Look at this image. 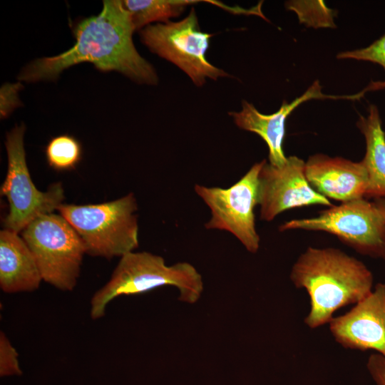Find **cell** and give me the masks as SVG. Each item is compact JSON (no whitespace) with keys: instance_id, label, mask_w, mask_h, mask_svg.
I'll use <instances>...</instances> for the list:
<instances>
[{"instance_id":"6da1fadb","label":"cell","mask_w":385,"mask_h":385,"mask_svg":"<svg viewBox=\"0 0 385 385\" xmlns=\"http://www.w3.org/2000/svg\"><path fill=\"white\" fill-rule=\"evenodd\" d=\"M72 31L76 38L73 47L57 56L33 61L18 79L27 83L54 81L65 69L90 62L100 71H115L138 83H158L155 70L133 44L135 30L123 1H103L101 13L77 21Z\"/></svg>"},{"instance_id":"7a4b0ae2","label":"cell","mask_w":385,"mask_h":385,"mask_svg":"<svg viewBox=\"0 0 385 385\" xmlns=\"http://www.w3.org/2000/svg\"><path fill=\"white\" fill-rule=\"evenodd\" d=\"M290 279L309 294L310 310L304 323L312 329L329 323L336 311L366 297L374 281L369 269L356 257L337 248L312 247L297 258Z\"/></svg>"},{"instance_id":"3957f363","label":"cell","mask_w":385,"mask_h":385,"mask_svg":"<svg viewBox=\"0 0 385 385\" xmlns=\"http://www.w3.org/2000/svg\"><path fill=\"white\" fill-rule=\"evenodd\" d=\"M165 285L175 287L179 300L188 304L197 302L204 289L201 274L190 263L168 266L161 256L130 252L121 257L110 280L93 294L91 317L97 319L104 316L107 305L115 297L141 294Z\"/></svg>"},{"instance_id":"277c9868","label":"cell","mask_w":385,"mask_h":385,"mask_svg":"<svg viewBox=\"0 0 385 385\" xmlns=\"http://www.w3.org/2000/svg\"><path fill=\"white\" fill-rule=\"evenodd\" d=\"M137 209L131 192L100 204H61L58 210L79 235L87 254L111 259L138 247Z\"/></svg>"},{"instance_id":"5b68a950","label":"cell","mask_w":385,"mask_h":385,"mask_svg":"<svg viewBox=\"0 0 385 385\" xmlns=\"http://www.w3.org/2000/svg\"><path fill=\"white\" fill-rule=\"evenodd\" d=\"M42 279L62 291L77 283L86 246L71 225L61 215H42L22 232Z\"/></svg>"},{"instance_id":"8992f818","label":"cell","mask_w":385,"mask_h":385,"mask_svg":"<svg viewBox=\"0 0 385 385\" xmlns=\"http://www.w3.org/2000/svg\"><path fill=\"white\" fill-rule=\"evenodd\" d=\"M322 231L335 235L356 252L385 261V220L373 202L359 198L333 205L311 218L295 219L279 227Z\"/></svg>"},{"instance_id":"52a82bcc","label":"cell","mask_w":385,"mask_h":385,"mask_svg":"<svg viewBox=\"0 0 385 385\" xmlns=\"http://www.w3.org/2000/svg\"><path fill=\"white\" fill-rule=\"evenodd\" d=\"M24 123L15 126L6 135L8 168L1 187V195L6 197L9 212L4 219L6 230L19 233L36 218L50 213L63 204L64 192L57 183L48 190H38L34 184L27 167Z\"/></svg>"},{"instance_id":"ba28073f","label":"cell","mask_w":385,"mask_h":385,"mask_svg":"<svg viewBox=\"0 0 385 385\" xmlns=\"http://www.w3.org/2000/svg\"><path fill=\"white\" fill-rule=\"evenodd\" d=\"M212 36L200 30L193 8L179 21L149 25L140 31L141 42L151 52L175 64L197 86H202L207 78L230 76L205 57Z\"/></svg>"},{"instance_id":"9c48e42d","label":"cell","mask_w":385,"mask_h":385,"mask_svg":"<svg viewBox=\"0 0 385 385\" xmlns=\"http://www.w3.org/2000/svg\"><path fill=\"white\" fill-rule=\"evenodd\" d=\"M265 159L255 163L235 184L227 188L196 184L195 193L210 208L207 230H219L233 235L251 252L260 247L255 207L258 205V177Z\"/></svg>"},{"instance_id":"30bf717a","label":"cell","mask_w":385,"mask_h":385,"mask_svg":"<svg viewBox=\"0 0 385 385\" xmlns=\"http://www.w3.org/2000/svg\"><path fill=\"white\" fill-rule=\"evenodd\" d=\"M312 205L333 206L308 183L302 159L289 156L279 166L265 160L258 177V205L262 220L270 222L284 211Z\"/></svg>"},{"instance_id":"8fae6325","label":"cell","mask_w":385,"mask_h":385,"mask_svg":"<svg viewBox=\"0 0 385 385\" xmlns=\"http://www.w3.org/2000/svg\"><path fill=\"white\" fill-rule=\"evenodd\" d=\"M329 324L334 339L343 347L374 350L385 356V283H377L366 297Z\"/></svg>"},{"instance_id":"7c38bea8","label":"cell","mask_w":385,"mask_h":385,"mask_svg":"<svg viewBox=\"0 0 385 385\" xmlns=\"http://www.w3.org/2000/svg\"><path fill=\"white\" fill-rule=\"evenodd\" d=\"M324 98L355 100L356 96L323 93L319 81H315L302 96L291 103L284 100L279 109L272 114L260 113L252 103L245 100L242 101L240 111H230L228 114L239 128L256 133L266 143L269 149V163L279 166L284 164L287 158L282 148L287 117L304 102Z\"/></svg>"},{"instance_id":"4fadbf2b","label":"cell","mask_w":385,"mask_h":385,"mask_svg":"<svg viewBox=\"0 0 385 385\" xmlns=\"http://www.w3.org/2000/svg\"><path fill=\"white\" fill-rule=\"evenodd\" d=\"M305 176L312 188L327 199L342 202L364 198L366 170L360 162L317 153L305 162Z\"/></svg>"},{"instance_id":"5bb4252c","label":"cell","mask_w":385,"mask_h":385,"mask_svg":"<svg viewBox=\"0 0 385 385\" xmlns=\"http://www.w3.org/2000/svg\"><path fill=\"white\" fill-rule=\"evenodd\" d=\"M43 280L29 247L18 233L0 232V287L6 293L31 292Z\"/></svg>"},{"instance_id":"9a60e30c","label":"cell","mask_w":385,"mask_h":385,"mask_svg":"<svg viewBox=\"0 0 385 385\" xmlns=\"http://www.w3.org/2000/svg\"><path fill=\"white\" fill-rule=\"evenodd\" d=\"M356 126L366 142V153L361 160L368 177L364 198L385 197V132L376 105L369 106L367 115H361Z\"/></svg>"},{"instance_id":"2e32d148","label":"cell","mask_w":385,"mask_h":385,"mask_svg":"<svg viewBox=\"0 0 385 385\" xmlns=\"http://www.w3.org/2000/svg\"><path fill=\"white\" fill-rule=\"evenodd\" d=\"M197 2L192 0H125V8L130 14L131 21L136 31H140L150 23L168 22L179 16L185 9Z\"/></svg>"},{"instance_id":"e0dca14e","label":"cell","mask_w":385,"mask_h":385,"mask_svg":"<svg viewBox=\"0 0 385 385\" xmlns=\"http://www.w3.org/2000/svg\"><path fill=\"white\" fill-rule=\"evenodd\" d=\"M45 152L51 168L56 170H67L73 168L80 161L82 148L73 136L63 134L51 139Z\"/></svg>"},{"instance_id":"ac0fdd59","label":"cell","mask_w":385,"mask_h":385,"mask_svg":"<svg viewBox=\"0 0 385 385\" xmlns=\"http://www.w3.org/2000/svg\"><path fill=\"white\" fill-rule=\"evenodd\" d=\"M288 9L295 11L301 23L308 26L321 27L317 19H321L325 27H334V14L323 1H292L286 4Z\"/></svg>"},{"instance_id":"d6986e66","label":"cell","mask_w":385,"mask_h":385,"mask_svg":"<svg viewBox=\"0 0 385 385\" xmlns=\"http://www.w3.org/2000/svg\"><path fill=\"white\" fill-rule=\"evenodd\" d=\"M337 59H354L377 63L385 70V33L369 46L337 54Z\"/></svg>"},{"instance_id":"ffe728a7","label":"cell","mask_w":385,"mask_h":385,"mask_svg":"<svg viewBox=\"0 0 385 385\" xmlns=\"http://www.w3.org/2000/svg\"><path fill=\"white\" fill-rule=\"evenodd\" d=\"M0 372L1 376L20 373L18 353L3 332L0 333Z\"/></svg>"},{"instance_id":"44dd1931","label":"cell","mask_w":385,"mask_h":385,"mask_svg":"<svg viewBox=\"0 0 385 385\" xmlns=\"http://www.w3.org/2000/svg\"><path fill=\"white\" fill-rule=\"evenodd\" d=\"M21 83L5 84L1 89V116L6 118L19 104L17 91Z\"/></svg>"},{"instance_id":"7402d4cb","label":"cell","mask_w":385,"mask_h":385,"mask_svg":"<svg viewBox=\"0 0 385 385\" xmlns=\"http://www.w3.org/2000/svg\"><path fill=\"white\" fill-rule=\"evenodd\" d=\"M367 370L376 385H385V356L371 354L367 360Z\"/></svg>"},{"instance_id":"603a6c76","label":"cell","mask_w":385,"mask_h":385,"mask_svg":"<svg viewBox=\"0 0 385 385\" xmlns=\"http://www.w3.org/2000/svg\"><path fill=\"white\" fill-rule=\"evenodd\" d=\"M372 202L385 220V197L376 198Z\"/></svg>"}]
</instances>
